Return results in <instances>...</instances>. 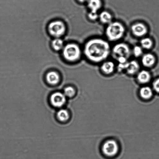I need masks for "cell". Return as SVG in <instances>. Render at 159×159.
Here are the masks:
<instances>
[{"label":"cell","instance_id":"1","mask_svg":"<svg viewBox=\"0 0 159 159\" xmlns=\"http://www.w3.org/2000/svg\"><path fill=\"white\" fill-rule=\"evenodd\" d=\"M111 52L110 44L106 40L101 38H94L86 43L84 53L90 61L99 63L105 61Z\"/></svg>","mask_w":159,"mask_h":159},{"label":"cell","instance_id":"2","mask_svg":"<svg viewBox=\"0 0 159 159\" xmlns=\"http://www.w3.org/2000/svg\"><path fill=\"white\" fill-rule=\"evenodd\" d=\"M125 32L124 25L118 21H112L106 29V35L111 41H116L124 36Z\"/></svg>","mask_w":159,"mask_h":159},{"label":"cell","instance_id":"3","mask_svg":"<svg viewBox=\"0 0 159 159\" xmlns=\"http://www.w3.org/2000/svg\"><path fill=\"white\" fill-rule=\"evenodd\" d=\"M113 57L118 63H127L130 57L131 51L130 47L125 43H119L113 47L112 50Z\"/></svg>","mask_w":159,"mask_h":159},{"label":"cell","instance_id":"4","mask_svg":"<svg viewBox=\"0 0 159 159\" xmlns=\"http://www.w3.org/2000/svg\"><path fill=\"white\" fill-rule=\"evenodd\" d=\"M81 54L80 48L75 43L67 44L63 49L64 57L70 61H75L78 60L80 58Z\"/></svg>","mask_w":159,"mask_h":159},{"label":"cell","instance_id":"5","mask_svg":"<svg viewBox=\"0 0 159 159\" xmlns=\"http://www.w3.org/2000/svg\"><path fill=\"white\" fill-rule=\"evenodd\" d=\"M119 151L117 143L113 140H109L105 142L102 147L103 154L108 158L116 156Z\"/></svg>","mask_w":159,"mask_h":159},{"label":"cell","instance_id":"6","mask_svg":"<svg viewBox=\"0 0 159 159\" xmlns=\"http://www.w3.org/2000/svg\"><path fill=\"white\" fill-rule=\"evenodd\" d=\"M48 30L50 34L53 36L58 38L65 34L66 27L62 21H54L49 25Z\"/></svg>","mask_w":159,"mask_h":159},{"label":"cell","instance_id":"7","mask_svg":"<svg viewBox=\"0 0 159 159\" xmlns=\"http://www.w3.org/2000/svg\"><path fill=\"white\" fill-rule=\"evenodd\" d=\"M131 31L135 37H142L147 34L148 30L147 26L142 23H137L131 26Z\"/></svg>","mask_w":159,"mask_h":159},{"label":"cell","instance_id":"8","mask_svg":"<svg viewBox=\"0 0 159 159\" xmlns=\"http://www.w3.org/2000/svg\"><path fill=\"white\" fill-rule=\"evenodd\" d=\"M50 101L52 105L57 107H63L66 102V96L59 92L54 93L51 95Z\"/></svg>","mask_w":159,"mask_h":159},{"label":"cell","instance_id":"9","mask_svg":"<svg viewBox=\"0 0 159 159\" xmlns=\"http://www.w3.org/2000/svg\"><path fill=\"white\" fill-rule=\"evenodd\" d=\"M140 65L138 61L135 60L128 62L125 70L129 75H134L139 71Z\"/></svg>","mask_w":159,"mask_h":159},{"label":"cell","instance_id":"10","mask_svg":"<svg viewBox=\"0 0 159 159\" xmlns=\"http://www.w3.org/2000/svg\"><path fill=\"white\" fill-rule=\"evenodd\" d=\"M156 61L155 56L150 53H147L143 56L141 63L144 67L150 68L153 66Z\"/></svg>","mask_w":159,"mask_h":159},{"label":"cell","instance_id":"11","mask_svg":"<svg viewBox=\"0 0 159 159\" xmlns=\"http://www.w3.org/2000/svg\"><path fill=\"white\" fill-rule=\"evenodd\" d=\"M101 69L103 73L107 75L111 74L114 71L115 65L113 61L104 62L101 65Z\"/></svg>","mask_w":159,"mask_h":159},{"label":"cell","instance_id":"12","mask_svg":"<svg viewBox=\"0 0 159 159\" xmlns=\"http://www.w3.org/2000/svg\"><path fill=\"white\" fill-rule=\"evenodd\" d=\"M151 75L148 71L143 70L139 72L137 75V79L140 83L145 84L150 81Z\"/></svg>","mask_w":159,"mask_h":159},{"label":"cell","instance_id":"13","mask_svg":"<svg viewBox=\"0 0 159 159\" xmlns=\"http://www.w3.org/2000/svg\"><path fill=\"white\" fill-rule=\"evenodd\" d=\"M87 5L90 11L98 12L102 7V2L101 0H89Z\"/></svg>","mask_w":159,"mask_h":159},{"label":"cell","instance_id":"14","mask_svg":"<svg viewBox=\"0 0 159 159\" xmlns=\"http://www.w3.org/2000/svg\"><path fill=\"white\" fill-rule=\"evenodd\" d=\"M47 82L51 85H56L60 81V77L59 74L55 71H51L46 75Z\"/></svg>","mask_w":159,"mask_h":159},{"label":"cell","instance_id":"15","mask_svg":"<svg viewBox=\"0 0 159 159\" xmlns=\"http://www.w3.org/2000/svg\"><path fill=\"white\" fill-rule=\"evenodd\" d=\"M100 21L104 24H109L112 21V16L110 12L107 11L101 12L99 15Z\"/></svg>","mask_w":159,"mask_h":159},{"label":"cell","instance_id":"16","mask_svg":"<svg viewBox=\"0 0 159 159\" xmlns=\"http://www.w3.org/2000/svg\"><path fill=\"white\" fill-rule=\"evenodd\" d=\"M140 93L141 97L145 99H150L153 95L152 89L149 87H143L141 89Z\"/></svg>","mask_w":159,"mask_h":159},{"label":"cell","instance_id":"17","mask_svg":"<svg viewBox=\"0 0 159 159\" xmlns=\"http://www.w3.org/2000/svg\"><path fill=\"white\" fill-rule=\"evenodd\" d=\"M140 44L143 49L149 50L152 48L153 46V42L152 40L148 37H145L142 39Z\"/></svg>","mask_w":159,"mask_h":159},{"label":"cell","instance_id":"18","mask_svg":"<svg viewBox=\"0 0 159 159\" xmlns=\"http://www.w3.org/2000/svg\"><path fill=\"white\" fill-rule=\"evenodd\" d=\"M57 117L61 121H66L69 118V113L66 110H61L57 113Z\"/></svg>","mask_w":159,"mask_h":159},{"label":"cell","instance_id":"19","mask_svg":"<svg viewBox=\"0 0 159 159\" xmlns=\"http://www.w3.org/2000/svg\"><path fill=\"white\" fill-rule=\"evenodd\" d=\"M52 46L54 49L57 51H60L63 47V40L58 38H56L52 42Z\"/></svg>","mask_w":159,"mask_h":159},{"label":"cell","instance_id":"20","mask_svg":"<svg viewBox=\"0 0 159 159\" xmlns=\"http://www.w3.org/2000/svg\"><path fill=\"white\" fill-rule=\"evenodd\" d=\"M133 53L135 57H141L143 54V48L139 46H134L133 49Z\"/></svg>","mask_w":159,"mask_h":159},{"label":"cell","instance_id":"21","mask_svg":"<svg viewBox=\"0 0 159 159\" xmlns=\"http://www.w3.org/2000/svg\"><path fill=\"white\" fill-rule=\"evenodd\" d=\"M75 90L72 87H67L65 89L64 94L68 97H72L75 94Z\"/></svg>","mask_w":159,"mask_h":159},{"label":"cell","instance_id":"22","mask_svg":"<svg viewBox=\"0 0 159 159\" xmlns=\"http://www.w3.org/2000/svg\"><path fill=\"white\" fill-rule=\"evenodd\" d=\"M88 17L92 21H95L99 18V15H98V12L90 11L88 14Z\"/></svg>","mask_w":159,"mask_h":159},{"label":"cell","instance_id":"23","mask_svg":"<svg viewBox=\"0 0 159 159\" xmlns=\"http://www.w3.org/2000/svg\"><path fill=\"white\" fill-rule=\"evenodd\" d=\"M152 85H153L154 90L157 93H159V79L155 81Z\"/></svg>","mask_w":159,"mask_h":159},{"label":"cell","instance_id":"24","mask_svg":"<svg viewBox=\"0 0 159 159\" xmlns=\"http://www.w3.org/2000/svg\"><path fill=\"white\" fill-rule=\"evenodd\" d=\"M78 1L81 3H84L85 2H87L89 0H78Z\"/></svg>","mask_w":159,"mask_h":159}]
</instances>
